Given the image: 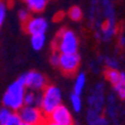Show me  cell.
Returning a JSON list of instances; mask_svg holds the SVG:
<instances>
[{"label":"cell","mask_w":125,"mask_h":125,"mask_svg":"<svg viewBox=\"0 0 125 125\" xmlns=\"http://www.w3.org/2000/svg\"><path fill=\"white\" fill-rule=\"evenodd\" d=\"M14 114V112L6 106H3L0 109V125H6V123L10 120L11 115Z\"/></svg>","instance_id":"cell-16"},{"label":"cell","mask_w":125,"mask_h":125,"mask_svg":"<svg viewBox=\"0 0 125 125\" xmlns=\"http://www.w3.org/2000/svg\"><path fill=\"white\" fill-rule=\"evenodd\" d=\"M68 16H69L71 20L79 21V20H82V17H83V11H82V9L79 6H72L68 10Z\"/></svg>","instance_id":"cell-15"},{"label":"cell","mask_w":125,"mask_h":125,"mask_svg":"<svg viewBox=\"0 0 125 125\" xmlns=\"http://www.w3.org/2000/svg\"><path fill=\"white\" fill-rule=\"evenodd\" d=\"M60 56H61V53L57 52V51H55V52L51 55L50 62H51V64H52L53 67H58V64H60Z\"/></svg>","instance_id":"cell-20"},{"label":"cell","mask_w":125,"mask_h":125,"mask_svg":"<svg viewBox=\"0 0 125 125\" xmlns=\"http://www.w3.org/2000/svg\"><path fill=\"white\" fill-rule=\"evenodd\" d=\"M62 104V91L53 84H48L42 91V105L41 110L48 116L57 106Z\"/></svg>","instance_id":"cell-3"},{"label":"cell","mask_w":125,"mask_h":125,"mask_svg":"<svg viewBox=\"0 0 125 125\" xmlns=\"http://www.w3.org/2000/svg\"><path fill=\"white\" fill-rule=\"evenodd\" d=\"M119 43H120L121 46H124V45H125V36H121V37L119 39Z\"/></svg>","instance_id":"cell-25"},{"label":"cell","mask_w":125,"mask_h":125,"mask_svg":"<svg viewBox=\"0 0 125 125\" xmlns=\"http://www.w3.org/2000/svg\"><path fill=\"white\" fill-rule=\"evenodd\" d=\"M47 119L55 121L57 124H61V125H73L72 113H71V110L63 104L57 106V108L47 116Z\"/></svg>","instance_id":"cell-8"},{"label":"cell","mask_w":125,"mask_h":125,"mask_svg":"<svg viewBox=\"0 0 125 125\" xmlns=\"http://www.w3.org/2000/svg\"><path fill=\"white\" fill-rule=\"evenodd\" d=\"M115 32V26H114V21H108V24H106V26H103L102 27V39L108 41L109 39L113 37V35Z\"/></svg>","instance_id":"cell-14"},{"label":"cell","mask_w":125,"mask_h":125,"mask_svg":"<svg viewBox=\"0 0 125 125\" xmlns=\"http://www.w3.org/2000/svg\"><path fill=\"white\" fill-rule=\"evenodd\" d=\"M27 5V9L32 12H41L43 11L47 0H24Z\"/></svg>","instance_id":"cell-10"},{"label":"cell","mask_w":125,"mask_h":125,"mask_svg":"<svg viewBox=\"0 0 125 125\" xmlns=\"http://www.w3.org/2000/svg\"><path fill=\"white\" fill-rule=\"evenodd\" d=\"M105 63H106L108 69H116L118 68V62L114 58H106L105 60Z\"/></svg>","instance_id":"cell-22"},{"label":"cell","mask_w":125,"mask_h":125,"mask_svg":"<svg viewBox=\"0 0 125 125\" xmlns=\"http://www.w3.org/2000/svg\"><path fill=\"white\" fill-rule=\"evenodd\" d=\"M112 85H113L114 92L119 95V98L120 99H125V73L124 72L120 73L119 79Z\"/></svg>","instance_id":"cell-9"},{"label":"cell","mask_w":125,"mask_h":125,"mask_svg":"<svg viewBox=\"0 0 125 125\" xmlns=\"http://www.w3.org/2000/svg\"><path fill=\"white\" fill-rule=\"evenodd\" d=\"M85 83H87V77H85V73L82 72L76 77V81H74V84H73V93L82 94V92L84 91Z\"/></svg>","instance_id":"cell-12"},{"label":"cell","mask_w":125,"mask_h":125,"mask_svg":"<svg viewBox=\"0 0 125 125\" xmlns=\"http://www.w3.org/2000/svg\"><path fill=\"white\" fill-rule=\"evenodd\" d=\"M21 118V120L25 124H32V125H42L47 116L43 114L41 108L33 105H24L22 108L17 112Z\"/></svg>","instance_id":"cell-5"},{"label":"cell","mask_w":125,"mask_h":125,"mask_svg":"<svg viewBox=\"0 0 125 125\" xmlns=\"http://www.w3.org/2000/svg\"><path fill=\"white\" fill-rule=\"evenodd\" d=\"M22 125H32V124H25V123H24V124H22Z\"/></svg>","instance_id":"cell-26"},{"label":"cell","mask_w":125,"mask_h":125,"mask_svg":"<svg viewBox=\"0 0 125 125\" xmlns=\"http://www.w3.org/2000/svg\"><path fill=\"white\" fill-rule=\"evenodd\" d=\"M19 79L25 84V87L29 89V91H33V92H42L43 89L48 85L46 77L42 73L37 72V71H30V72H26L22 76H20Z\"/></svg>","instance_id":"cell-4"},{"label":"cell","mask_w":125,"mask_h":125,"mask_svg":"<svg viewBox=\"0 0 125 125\" xmlns=\"http://www.w3.org/2000/svg\"><path fill=\"white\" fill-rule=\"evenodd\" d=\"M24 29L29 35H45L48 30V22L42 16H31L24 24Z\"/></svg>","instance_id":"cell-7"},{"label":"cell","mask_w":125,"mask_h":125,"mask_svg":"<svg viewBox=\"0 0 125 125\" xmlns=\"http://www.w3.org/2000/svg\"><path fill=\"white\" fill-rule=\"evenodd\" d=\"M5 16H6V4L4 1H0V26L5 21Z\"/></svg>","instance_id":"cell-21"},{"label":"cell","mask_w":125,"mask_h":125,"mask_svg":"<svg viewBox=\"0 0 125 125\" xmlns=\"http://www.w3.org/2000/svg\"><path fill=\"white\" fill-rule=\"evenodd\" d=\"M42 125H61V124H57V123L52 121V120H50V119H46V120H45V123H43Z\"/></svg>","instance_id":"cell-24"},{"label":"cell","mask_w":125,"mask_h":125,"mask_svg":"<svg viewBox=\"0 0 125 125\" xmlns=\"http://www.w3.org/2000/svg\"><path fill=\"white\" fill-rule=\"evenodd\" d=\"M27 92V88L25 84L17 78L15 82H12L6 92L3 95V105L11 109L12 112H19L25 105V94Z\"/></svg>","instance_id":"cell-1"},{"label":"cell","mask_w":125,"mask_h":125,"mask_svg":"<svg viewBox=\"0 0 125 125\" xmlns=\"http://www.w3.org/2000/svg\"><path fill=\"white\" fill-rule=\"evenodd\" d=\"M81 56L78 53H61L58 68L66 74H73L79 68Z\"/></svg>","instance_id":"cell-6"},{"label":"cell","mask_w":125,"mask_h":125,"mask_svg":"<svg viewBox=\"0 0 125 125\" xmlns=\"http://www.w3.org/2000/svg\"><path fill=\"white\" fill-rule=\"evenodd\" d=\"M30 42H31L32 50L41 51L46 45V35H32Z\"/></svg>","instance_id":"cell-11"},{"label":"cell","mask_w":125,"mask_h":125,"mask_svg":"<svg viewBox=\"0 0 125 125\" xmlns=\"http://www.w3.org/2000/svg\"><path fill=\"white\" fill-rule=\"evenodd\" d=\"M79 41L74 31L69 29H62L56 35L53 47L60 53H77Z\"/></svg>","instance_id":"cell-2"},{"label":"cell","mask_w":125,"mask_h":125,"mask_svg":"<svg viewBox=\"0 0 125 125\" xmlns=\"http://www.w3.org/2000/svg\"><path fill=\"white\" fill-rule=\"evenodd\" d=\"M36 102H37V92L33 91H29L25 94V105H33L36 106Z\"/></svg>","instance_id":"cell-17"},{"label":"cell","mask_w":125,"mask_h":125,"mask_svg":"<svg viewBox=\"0 0 125 125\" xmlns=\"http://www.w3.org/2000/svg\"><path fill=\"white\" fill-rule=\"evenodd\" d=\"M69 102H71V105H72V109L74 113H79L83 108V100H82V97L81 94H76V93H71V97H69Z\"/></svg>","instance_id":"cell-13"},{"label":"cell","mask_w":125,"mask_h":125,"mask_svg":"<svg viewBox=\"0 0 125 125\" xmlns=\"http://www.w3.org/2000/svg\"><path fill=\"white\" fill-rule=\"evenodd\" d=\"M31 11L29 10V9H21V10H19V19H20V21H22L24 24L30 19L31 17V14H30Z\"/></svg>","instance_id":"cell-19"},{"label":"cell","mask_w":125,"mask_h":125,"mask_svg":"<svg viewBox=\"0 0 125 125\" xmlns=\"http://www.w3.org/2000/svg\"><path fill=\"white\" fill-rule=\"evenodd\" d=\"M108 124H109V121H108V119H106V118H104V116L100 118V120H99V125H108Z\"/></svg>","instance_id":"cell-23"},{"label":"cell","mask_w":125,"mask_h":125,"mask_svg":"<svg viewBox=\"0 0 125 125\" xmlns=\"http://www.w3.org/2000/svg\"><path fill=\"white\" fill-rule=\"evenodd\" d=\"M22 124H24V121L21 120L19 113H16V112H14V114L11 115L10 120L6 123V125H22Z\"/></svg>","instance_id":"cell-18"}]
</instances>
